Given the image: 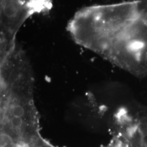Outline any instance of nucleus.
Instances as JSON below:
<instances>
[{
    "instance_id": "nucleus-5",
    "label": "nucleus",
    "mask_w": 147,
    "mask_h": 147,
    "mask_svg": "<svg viewBox=\"0 0 147 147\" xmlns=\"http://www.w3.org/2000/svg\"><path fill=\"white\" fill-rule=\"evenodd\" d=\"M22 124H23V121L21 117H13L11 119V125L16 128L20 127L22 125Z\"/></svg>"
},
{
    "instance_id": "nucleus-4",
    "label": "nucleus",
    "mask_w": 147,
    "mask_h": 147,
    "mask_svg": "<svg viewBox=\"0 0 147 147\" xmlns=\"http://www.w3.org/2000/svg\"><path fill=\"white\" fill-rule=\"evenodd\" d=\"M13 117H22L25 114L24 109L20 105H16L13 107L11 111Z\"/></svg>"
},
{
    "instance_id": "nucleus-2",
    "label": "nucleus",
    "mask_w": 147,
    "mask_h": 147,
    "mask_svg": "<svg viewBox=\"0 0 147 147\" xmlns=\"http://www.w3.org/2000/svg\"><path fill=\"white\" fill-rule=\"evenodd\" d=\"M0 8L1 38L11 45L22 25L34 14L25 0H1Z\"/></svg>"
},
{
    "instance_id": "nucleus-3",
    "label": "nucleus",
    "mask_w": 147,
    "mask_h": 147,
    "mask_svg": "<svg viewBox=\"0 0 147 147\" xmlns=\"http://www.w3.org/2000/svg\"><path fill=\"white\" fill-rule=\"evenodd\" d=\"M33 14L45 13L50 10L52 5L51 0H25Z\"/></svg>"
},
{
    "instance_id": "nucleus-6",
    "label": "nucleus",
    "mask_w": 147,
    "mask_h": 147,
    "mask_svg": "<svg viewBox=\"0 0 147 147\" xmlns=\"http://www.w3.org/2000/svg\"><path fill=\"white\" fill-rule=\"evenodd\" d=\"M1 144L3 147H7L10 146L11 144V138L7 135H3L1 136Z\"/></svg>"
},
{
    "instance_id": "nucleus-1",
    "label": "nucleus",
    "mask_w": 147,
    "mask_h": 147,
    "mask_svg": "<svg viewBox=\"0 0 147 147\" xmlns=\"http://www.w3.org/2000/svg\"><path fill=\"white\" fill-rule=\"evenodd\" d=\"M67 31L134 73L147 72V0L86 7L69 21Z\"/></svg>"
}]
</instances>
